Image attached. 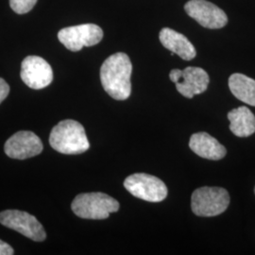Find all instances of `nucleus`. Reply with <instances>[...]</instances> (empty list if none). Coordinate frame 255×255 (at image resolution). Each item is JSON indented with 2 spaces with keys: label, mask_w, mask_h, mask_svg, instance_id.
<instances>
[{
  "label": "nucleus",
  "mask_w": 255,
  "mask_h": 255,
  "mask_svg": "<svg viewBox=\"0 0 255 255\" xmlns=\"http://www.w3.org/2000/svg\"></svg>",
  "instance_id": "nucleus-19"
},
{
  "label": "nucleus",
  "mask_w": 255,
  "mask_h": 255,
  "mask_svg": "<svg viewBox=\"0 0 255 255\" xmlns=\"http://www.w3.org/2000/svg\"><path fill=\"white\" fill-rule=\"evenodd\" d=\"M49 144L63 154H81L90 147L84 128L71 119L61 121L52 128Z\"/></svg>",
  "instance_id": "nucleus-2"
},
{
  "label": "nucleus",
  "mask_w": 255,
  "mask_h": 255,
  "mask_svg": "<svg viewBox=\"0 0 255 255\" xmlns=\"http://www.w3.org/2000/svg\"><path fill=\"white\" fill-rule=\"evenodd\" d=\"M71 208L82 219H105L119 211V202L104 193H83L74 199Z\"/></svg>",
  "instance_id": "nucleus-3"
},
{
  "label": "nucleus",
  "mask_w": 255,
  "mask_h": 255,
  "mask_svg": "<svg viewBox=\"0 0 255 255\" xmlns=\"http://www.w3.org/2000/svg\"><path fill=\"white\" fill-rule=\"evenodd\" d=\"M184 9L190 17L206 28H221L228 23L224 10L206 0H190L184 5Z\"/></svg>",
  "instance_id": "nucleus-9"
},
{
  "label": "nucleus",
  "mask_w": 255,
  "mask_h": 255,
  "mask_svg": "<svg viewBox=\"0 0 255 255\" xmlns=\"http://www.w3.org/2000/svg\"><path fill=\"white\" fill-rule=\"evenodd\" d=\"M14 251L9 244L0 240V255H12Z\"/></svg>",
  "instance_id": "nucleus-18"
},
{
  "label": "nucleus",
  "mask_w": 255,
  "mask_h": 255,
  "mask_svg": "<svg viewBox=\"0 0 255 255\" xmlns=\"http://www.w3.org/2000/svg\"><path fill=\"white\" fill-rule=\"evenodd\" d=\"M229 87L237 100L255 107V81L243 74H233L229 79Z\"/></svg>",
  "instance_id": "nucleus-15"
},
{
  "label": "nucleus",
  "mask_w": 255,
  "mask_h": 255,
  "mask_svg": "<svg viewBox=\"0 0 255 255\" xmlns=\"http://www.w3.org/2000/svg\"><path fill=\"white\" fill-rule=\"evenodd\" d=\"M162 45L174 54L179 55L184 61H191L197 55L191 42L182 33L169 27H164L159 34Z\"/></svg>",
  "instance_id": "nucleus-13"
},
{
  "label": "nucleus",
  "mask_w": 255,
  "mask_h": 255,
  "mask_svg": "<svg viewBox=\"0 0 255 255\" xmlns=\"http://www.w3.org/2000/svg\"><path fill=\"white\" fill-rule=\"evenodd\" d=\"M230 204V196L221 187H201L193 192L191 208L198 217H216L225 212Z\"/></svg>",
  "instance_id": "nucleus-4"
},
{
  "label": "nucleus",
  "mask_w": 255,
  "mask_h": 255,
  "mask_svg": "<svg viewBox=\"0 0 255 255\" xmlns=\"http://www.w3.org/2000/svg\"><path fill=\"white\" fill-rule=\"evenodd\" d=\"M230 129L237 137L251 136L255 132V117L245 106L229 112Z\"/></svg>",
  "instance_id": "nucleus-14"
},
{
  "label": "nucleus",
  "mask_w": 255,
  "mask_h": 255,
  "mask_svg": "<svg viewBox=\"0 0 255 255\" xmlns=\"http://www.w3.org/2000/svg\"><path fill=\"white\" fill-rule=\"evenodd\" d=\"M103 38V30L95 24H83L62 28L58 33L59 41L67 49L77 52L84 46H96Z\"/></svg>",
  "instance_id": "nucleus-6"
},
{
  "label": "nucleus",
  "mask_w": 255,
  "mask_h": 255,
  "mask_svg": "<svg viewBox=\"0 0 255 255\" xmlns=\"http://www.w3.org/2000/svg\"><path fill=\"white\" fill-rule=\"evenodd\" d=\"M4 150L9 158L25 160L40 154L43 150V143L34 132L20 130L7 140Z\"/></svg>",
  "instance_id": "nucleus-11"
},
{
  "label": "nucleus",
  "mask_w": 255,
  "mask_h": 255,
  "mask_svg": "<svg viewBox=\"0 0 255 255\" xmlns=\"http://www.w3.org/2000/svg\"><path fill=\"white\" fill-rule=\"evenodd\" d=\"M0 223L33 241L41 242L46 239V232L43 225L35 217L26 212L18 210L3 211L0 213Z\"/></svg>",
  "instance_id": "nucleus-7"
},
{
  "label": "nucleus",
  "mask_w": 255,
  "mask_h": 255,
  "mask_svg": "<svg viewBox=\"0 0 255 255\" xmlns=\"http://www.w3.org/2000/svg\"><path fill=\"white\" fill-rule=\"evenodd\" d=\"M132 64L125 53L111 55L101 65V81L104 90L117 101H125L131 93Z\"/></svg>",
  "instance_id": "nucleus-1"
},
{
  "label": "nucleus",
  "mask_w": 255,
  "mask_h": 255,
  "mask_svg": "<svg viewBox=\"0 0 255 255\" xmlns=\"http://www.w3.org/2000/svg\"><path fill=\"white\" fill-rule=\"evenodd\" d=\"M36 3L37 0H9L10 8L18 14H24L30 11Z\"/></svg>",
  "instance_id": "nucleus-16"
},
{
  "label": "nucleus",
  "mask_w": 255,
  "mask_h": 255,
  "mask_svg": "<svg viewBox=\"0 0 255 255\" xmlns=\"http://www.w3.org/2000/svg\"><path fill=\"white\" fill-rule=\"evenodd\" d=\"M169 78L176 84L179 93L187 99H193L195 95H200L207 90L209 75L201 67L189 66L181 69H173Z\"/></svg>",
  "instance_id": "nucleus-8"
},
{
  "label": "nucleus",
  "mask_w": 255,
  "mask_h": 255,
  "mask_svg": "<svg viewBox=\"0 0 255 255\" xmlns=\"http://www.w3.org/2000/svg\"><path fill=\"white\" fill-rule=\"evenodd\" d=\"M9 93V86L2 78H0V104L4 101Z\"/></svg>",
  "instance_id": "nucleus-17"
},
{
  "label": "nucleus",
  "mask_w": 255,
  "mask_h": 255,
  "mask_svg": "<svg viewBox=\"0 0 255 255\" xmlns=\"http://www.w3.org/2000/svg\"><path fill=\"white\" fill-rule=\"evenodd\" d=\"M21 79L31 89L40 90L53 81V70L45 59L39 56H28L21 64Z\"/></svg>",
  "instance_id": "nucleus-10"
},
{
  "label": "nucleus",
  "mask_w": 255,
  "mask_h": 255,
  "mask_svg": "<svg viewBox=\"0 0 255 255\" xmlns=\"http://www.w3.org/2000/svg\"><path fill=\"white\" fill-rule=\"evenodd\" d=\"M124 186L137 199L150 202L164 201L167 196V187L157 177L145 173H135L128 176Z\"/></svg>",
  "instance_id": "nucleus-5"
},
{
  "label": "nucleus",
  "mask_w": 255,
  "mask_h": 255,
  "mask_svg": "<svg viewBox=\"0 0 255 255\" xmlns=\"http://www.w3.org/2000/svg\"><path fill=\"white\" fill-rule=\"evenodd\" d=\"M189 146L197 155L204 159L218 161L225 157L226 148L207 132H197L190 137Z\"/></svg>",
  "instance_id": "nucleus-12"
}]
</instances>
